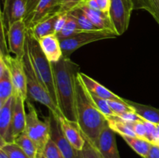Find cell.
<instances>
[{
    "label": "cell",
    "mask_w": 159,
    "mask_h": 158,
    "mask_svg": "<svg viewBox=\"0 0 159 158\" xmlns=\"http://www.w3.org/2000/svg\"><path fill=\"white\" fill-rule=\"evenodd\" d=\"M52 64L57 106L63 117L77 122L75 112V78L79 66L70 57H63Z\"/></svg>",
    "instance_id": "1"
},
{
    "label": "cell",
    "mask_w": 159,
    "mask_h": 158,
    "mask_svg": "<svg viewBox=\"0 0 159 158\" xmlns=\"http://www.w3.org/2000/svg\"><path fill=\"white\" fill-rule=\"evenodd\" d=\"M75 112L77 123L82 135L95 144L108 123L78 74L75 78Z\"/></svg>",
    "instance_id": "2"
},
{
    "label": "cell",
    "mask_w": 159,
    "mask_h": 158,
    "mask_svg": "<svg viewBox=\"0 0 159 158\" xmlns=\"http://www.w3.org/2000/svg\"><path fill=\"white\" fill-rule=\"evenodd\" d=\"M26 48L36 74L49 93L51 99L57 105L52 64L47 58L39 41L32 35L29 29H27L26 34Z\"/></svg>",
    "instance_id": "3"
},
{
    "label": "cell",
    "mask_w": 159,
    "mask_h": 158,
    "mask_svg": "<svg viewBox=\"0 0 159 158\" xmlns=\"http://www.w3.org/2000/svg\"><path fill=\"white\" fill-rule=\"evenodd\" d=\"M23 67H24L25 73L26 75V84H27V93L28 95L30 96L33 100L40 102V104L46 106L49 111L55 113L58 117H61L62 114L59 109L58 106L51 99V95L46 88L43 87L38 77L34 71V68L31 64L29 54H28L27 48L26 43V51L23 58Z\"/></svg>",
    "instance_id": "4"
},
{
    "label": "cell",
    "mask_w": 159,
    "mask_h": 158,
    "mask_svg": "<svg viewBox=\"0 0 159 158\" xmlns=\"http://www.w3.org/2000/svg\"><path fill=\"white\" fill-rule=\"evenodd\" d=\"M26 123L25 133L34 141L38 148V153H43L47 143L51 139V129L48 118L40 120L34 105L27 102Z\"/></svg>",
    "instance_id": "5"
},
{
    "label": "cell",
    "mask_w": 159,
    "mask_h": 158,
    "mask_svg": "<svg viewBox=\"0 0 159 158\" xmlns=\"http://www.w3.org/2000/svg\"><path fill=\"white\" fill-rule=\"evenodd\" d=\"M118 37L115 33L110 30L82 31L68 38L61 40L63 57H70L71 54L85 45L99 40L116 38Z\"/></svg>",
    "instance_id": "6"
},
{
    "label": "cell",
    "mask_w": 159,
    "mask_h": 158,
    "mask_svg": "<svg viewBox=\"0 0 159 158\" xmlns=\"http://www.w3.org/2000/svg\"><path fill=\"white\" fill-rule=\"evenodd\" d=\"M134 9L133 0H111L109 15L117 36L124 34L128 29Z\"/></svg>",
    "instance_id": "7"
},
{
    "label": "cell",
    "mask_w": 159,
    "mask_h": 158,
    "mask_svg": "<svg viewBox=\"0 0 159 158\" xmlns=\"http://www.w3.org/2000/svg\"><path fill=\"white\" fill-rule=\"evenodd\" d=\"M1 55L4 57L9 68V74L15 90V94L20 96L26 101L28 97L27 84H26V75L23 67V59L17 58L15 56L12 57L9 54L6 56L2 54Z\"/></svg>",
    "instance_id": "8"
},
{
    "label": "cell",
    "mask_w": 159,
    "mask_h": 158,
    "mask_svg": "<svg viewBox=\"0 0 159 158\" xmlns=\"http://www.w3.org/2000/svg\"><path fill=\"white\" fill-rule=\"evenodd\" d=\"M48 119L51 129V139L57 144L65 158H82L81 150L74 148L65 138L61 127L58 116L53 112L49 111Z\"/></svg>",
    "instance_id": "9"
},
{
    "label": "cell",
    "mask_w": 159,
    "mask_h": 158,
    "mask_svg": "<svg viewBox=\"0 0 159 158\" xmlns=\"http://www.w3.org/2000/svg\"><path fill=\"white\" fill-rule=\"evenodd\" d=\"M9 50L17 58L23 59L26 51L27 27L24 20L13 23L7 29Z\"/></svg>",
    "instance_id": "10"
},
{
    "label": "cell",
    "mask_w": 159,
    "mask_h": 158,
    "mask_svg": "<svg viewBox=\"0 0 159 158\" xmlns=\"http://www.w3.org/2000/svg\"><path fill=\"white\" fill-rule=\"evenodd\" d=\"M27 0H5L1 22L9 29L13 23L24 20Z\"/></svg>",
    "instance_id": "11"
},
{
    "label": "cell",
    "mask_w": 159,
    "mask_h": 158,
    "mask_svg": "<svg viewBox=\"0 0 159 158\" xmlns=\"http://www.w3.org/2000/svg\"><path fill=\"white\" fill-rule=\"evenodd\" d=\"M15 95L11 97L6 103L0 107V147L6 143H14L12 136V112H13Z\"/></svg>",
    "instance_id": "12"
},
{
    "label": "cell",
    "mask_w": 159,
    "mask_h": 158,
    "mask_svg": "<svg viewBox=\"0 0 159 158\" xmlns=\"http://www.w3.org/2000/svg\"><path fill=\"white\" fill-rule=\"evenodd\" d=\"M93 145L98 149L102 158H120L115 133L109 125H107L102 130L97 142Z\"/></svg>",
    "instance_id": "13"
},
{
    "label": "cell",
    "mask_w": 159,
    "mask_h": 158,
    "mask_svg": "<svg viewBox=\"0 0 159 158\" xmlns=\"http://www.w3.org/2000/svg\"><path fill=\"white\" fill-rule=\"evenodd\" d=\"M61 0H40L31 15L26 27L30 29L46 17L60 13Z\"/></svg>",
    "instance_id": "14"
},
{
    "label": "cell",
    "mask_w": 159,
    "mask_h": 158,
    "mask_svg": "<svg viewBox=\"0 0 159 158\" xmlns=\"http://www.w3.org/2000/svg\"><path fill=\"white\" fill-rule=\"evenodd\" d=\"M61 127L65 138L78 150H82L85 143V139L79 129L77 122L68 120L65 117H59Z\"/></svg>",
    "instance_id": "15"
},
{
    "label": "cell",
    "mask_w": 159,
    "mask_h": 158,
    "mask_svg": "<svg viewBox=\"0 0 159 158\" xmlns=\"http://www.w3.org/2000/svg\"><path fill=\"white\" fill-rule=\"evenodd\" d=\"M26 100L15 94L13 112H12V136L14 139L25 131L26 123V112L25 110Z\"/></svg>",
    "instance_id": "16"
},
{
    "label": "cell",
    "mask_w": 159,
    "mask_h": 158,
    "mask_svg": "<svg viewBox=\"0 0 159 158\" xmlns=\"http://www.w3.org/2000/svg\"><path fill=\"white\" fill-rule=\"evenodd\" d=\"M78 75H79V78L81 79L83 85L86 88V89L92 94H96V96H99V97L105 99L107 100L125 101V99L112 92L110 90H109L108 88L104 87L103 85L99 84V82L90 77L87 74L79 71L78 73Z\"/></svg>",
    "instance_id": "17"
},
{
    "label": "cell",
    "mask_w": 159,
    "mask_h": 158,
    "mask_svg": "<svg viewBox=\"0 0 159 158\" xmlns=\"http://www.w3.org/2000/svg\"><path fill=\"white\" fill-rule=\"evenodd\" d=\"M38 41L42 50L51 63H56L62 58L61 42L56 34L42 37Z\"/></svg>",
    "instance_id": "18"
},
{
    "label": "cell",
    "mask_w": 159,
    "mask_h": 158,
    "mask_svg": "<svg viewBox=\"0 0 159 158\" xmlns=\"http://www.w3.org/2000/svg\"><path fill=\"white\" fill-rule=\"evenodd\" d=\"M77 8H80L85 12L87 17L90 20V21L98 29H102V30H110L115 33L109 14L91 9L85 4V2L81 4L79 6H78Z\"/></svg>",
    "instance_id": "19"
},
{
    "label": "cell",
    "mask_w": 159,
    "mask_h": 158,
    "mask_svg": "<svg viewBox=\"0 0 159 158\" xmlns=\"http://www.w3.org/2000/svg\"><path fill=\"white\" fill-rule=\"evenodd\" d=\"M59 13L54 14L52 15L46 17L45 19L42 20L37 24L34 25L29 29L32 35L37 39V40L40 38L46 36L51 35V34H55L54 27H55V23L57 20Z\"/></svg>",
    "instance_id": "20"
},
{
    "label": "cell",
    "mask_w": 159,
    "mask_h": 158,
    "mask_svg": "<svg viewBox=\"0 0 159 158\" xmlns=\"http://www.w3.org/2000/svg\"><path fill=\"white\" fill-rule=\"evenodd\" d=\"M127 103L133 107L134 111L142 118L144 120L153 122L155 124H159V109L154 108L150 105H143L137 103L133 101L126 100Z\"/></svg>",
    "instance_id": "21"
},
{
    "label": "cell",
    "mask_w": 159,
    "mask_h": 158,
    "mask_svg": "<svg viewBox=\"0 0 159 158\" xmlns=\"http://www.w3.org/2000/svg\"><path fill=\"white\" fill-rule=\"evenodd\" d=\"M14 95L15 90L9 68H7L2 74H0V107Z\"/></svg>",
    "instance_id": "22"
},
{
    "label": "cell",
    "mask_w": 159,
    "mask_h": 158,
    "mask_svg": "<svg viewBox=\"0 0 159 158\" xmlns=\"http://www.w3.org/2000/svg\"><path fill=\"white\" fill-rule=\"evenodd\" d=\"M121 137L130 146V148L133 149L141 157H147L152 147V144L150 142L137 136H122Z\"/></svg>",
    "instance_id": "23"
},
{
    "label": "cell",
    "mask_w": 159,
    "mask_h": 158,
    "mask_svg": "<svg viewBox=\"0 0 159 158\" xmlns=\"http://www.w3.org/2000/svg\"><path fill=\"white\" fill-rule=\"evenodd\" d=\"M107 120L109 127L114 133H118L120 136H136L134 132L130 128L129 124L123 121L120 118L116 117V116H113V117L107 118Z\"/></svg>",
    "instance_id": "24"
},
{
    "label": "cell",
    "mask_w": 159,
    "mask_h": 158,
    "mask_svg": "<svg viewBox=\"0 0 159 158\" xmlns=\"http://www.w3.org/2000/svg\"><path fill=\"white\" fill-rule=\"evenodd\" d=\"M14 143L21 147L22 150L28 155L30 158H36L38 153V148L35 143L28 136L25 131L16 138Z\"/></svg>",
    "instance_id": "25"
},
{
    "label": "cell",
    "mask_w": 159,
    "mask_h": 158,
    "mask_svg": "<svg viewBox=\"0 0 159 158\" xmlns=\"http://www.w3.org/2000/svg\"><path fill=\"white\" fill-rule=\"evenodd\" d=\"M70 15H72L75 20L77 21L79 28L82 31H96L100 30L98 29L96 26L93 24L89 19L87 17L85 12L80 9V8H75L73 10L68 12Z\"/></svg>",
    "instance_id": "26"
},
{
    "label": "cell",
    "mask_w": 159,
    "mask_h": 158,
    "mask_svg": "<svg viewBox=\"0 0 159 158\" xmlns=\"http://www.w3.org/2000/svg\"><path fill=\"white\" fill-rule=\"evenodd\" d=\"M82 31V30L79 28V25H78L75 19L68 12V20H67L65 27L60 33H57L56 35H57V38L61 40L72 37V36L75 35V34L79 33Z\"/></svg>",
    "instance_id": "27"
},
{
    "label": "cell",
    "mask_w": 159,
    "mask_h": 158,
    "mask_svg": "<svg viewBox=\"0 0 159 158\" xmlns=\"http://www.w3.org/2000/svg\"><path fill=\"white\" fill-rule=\"evenodd\" d=\"M0 149L6 153L9 158H30L16 143L4 144L0 147Z\"/></svg>",
    "instance_id": "28"
},
{
    "label": "cell",
    "mask_w": 159,
    "mask_h": 158,
    "mask_svg": "<svg viewBox=\"0 0 159 158\" xmlns=\"http://www.w3.org/2000/svg\"><path fill=\"white\" fill-rule=\"evenodd\" d=\"M90 94H91V97L92 99H93L96 106L97 107V108L99 110V112H100L106 118H110L115 116V114L113 113V112L112 111L111 108H110V105H109L108 100L99 97V96H96V94H92V93H90Z\"/></svg>",
    "instance_id": "29"
},
{
    "label": "cell",
    "mask_w": 159,
    "mask_h": 158,
    "mask_svg": "<svg viewBox=\"0 0 159 158\" xmlns=\"http://www.w3.org/2000/svg\"><path fill=\"white\" fill-rule=\"evenodd\" d=\"M108 102L112 111L115 114V116H120L128 112H135L133 107H131L127 103L126 99L125 101L108 100Z\"/></svg>",
    "instance_id": "30"
},
{
    "label": "cell",
    "mask_w": 159,
    "mask_h": 158,
    "mask_svg": "<svg viewBox=\"0 0 159 158\" xmlns=\"http://www.w3.org/2000/svg\"><path fill=\"white\" fill-rule=\"evenodd\" d=\"M143 122L146 129V139L150 142L152 145L159 147V136L156 124L145 120H144Z\"/></svg>",
    "instance_id": "31"
},
{
    "label": "cell",
    "mask_w": 159,
    "mask_h": 158,
    "mask_svg": "<svg viewBox=\"0 0 159 158\" xmlns=\"http://www.w3.org/2000/svg\"><path fill=\"white\" fill-rule=\"evenodd\" d=\"M43 153L46 158H65L59 147L51 139L47 143Z\"/></svg>",
    "instance_id": "32"
},
{
    "label": "cell",
    "mask_w": 159,
    "mask_h": 158,
    "mask_svg": "<svg viewBox=\"0 0 159 158\" xmlns=\"http://www.w3.org/2000/svg\"><path fill=\"white\" fill-rule=\"evenodd\" d=\"M85 143L82 152V158H102L98 149L92 143L91 141L89 140L85 137Z\"/></svg>",
    "instance_id": "33"
},
{
    "label": "cell",
    "mask_w": 159,
    "mask_h": 158,
    "mask_svg": "<svg viewBox=\"0 0 159 158\" xmlns=\"http://www.w3.org/2000/svg\"><path fill=\"white\" fill-rule=\"evenodd\" d=\"M134 5V9H144L148 12L154 19L156 17L155 8L152 0H133Z\"/></svg>",
    "instance_id": "34"
},
{
    "label": "cell",
    "mask_w": 159,
    "mask_h": 158,
    "mask_svg": "<svg viewBox=\"0 0 159 158\" xmlns=\"http://www.w3.org/2000/svg\"><path fill=\"white\" fill-rule=\"evenodd\" d=\"M86 0H61V5L60 8V13L68 12L80 6Z\"/></svg>",
    "instance_id": "35"
},
{
    "label": "cell",
    "mask_w": 159,
    "mask_h": 158,
    "mask_svg": "<svg viewBox=\"0 0 159 158\" xmlns=\"http://www.w3.org/2000/svg\"><path fill=\"white\" fill-rule=\"evenodd\" d=\"M144 121L142 122H127L130 128L134 132L137 137L141 138V139H146V129L144 126ZM147 140V139H146Z\"/></svg>",
    "instance_id": "36"
},
{
    "label": "cell",
    "mask_w": 159,
    "mask_h": 158,
    "mask_svg": "<svg viewBox=\"0 0 159 158\" xmlns=\"http://www.w3.org/2000/svg\"><path fill=\"white\" fill-rule=\"evenodd\" d=\"M116 117L120 118L123 121L126 122H142L144 119L136 112H128L124 114H121L117 116Z\"/></svg>",
    "instance_id": "37"
},
{
    "label": "cell",
    "mask_w": 159,
    "mask_h": 158,
    "mask_svg": "<svg viewBox=\"0 0 159 158\" xmlns=\"http://www.w3.org/2000/svg\"><path fill=\"white\" fill-rule=\"evenodd\" d=\"M67 20H68V12H61L59 13L57 20L55 23V27H54V31L55 34L58 33L63 29L66 24Z\"/></svg>",
    "instance_id": "38"
},
{
    "label": "cell",
    "mask_w": 159,
    "mask_h": 158,
    "mask_svg": "<svg viewBox=\"0 0 159 158\" xmlns=\"http://www.w3.org/2000/svg\"><path fill=\"white\" fill-rule=\"evenodd\" d=\"M40 0H27V3H26V16H25L24 22L26 25L27 24L28 21H29L31 15L34 12V9L39 4Z\"/></svg>",
    "instance_id": "39"
},
{
    "label": "cell",
    "mask_w": 159,
    "mask_h": 158,
    "mask_svg": "<svg viewBox=\"0 0 159 158\" xmlns=\"http://www.w3.org/2000/svg\"><path fill=\"white\" fill-rule=\"evenodd\" d=\"M96 2H97L99 9L101 12L109 14L111 0H96Z\"/></svg>",
    "instance_id": "40"
},
{
    "label": "cell",
    "mask_w": 159,
    "mask_h": 158,
    "mask_svg": "<svg viewBox=\"0 0 159 158\" xmlns=\"http://www.w3.org/2000/svg\"><path fill=\"white\" fill-rule=\"evenodd\" d=\"M146 158H159V147L152 145L150 152Z\"/></svg>",
    "instance_id": "41"
},
{
    "label": "cell",
    "mask_w": 159,
    "mask_h": 158,
    "mask_svg": "<svg viewBox=\"0 0 159 158\" xmlns=\"http://www.w3.org/2000/svg\"><path fill=\"white\" fill-rule=\"evenodd\" d=\"M152 1L153 3L154 8H155V13H156V17L155 20L159 24V0H152Z\"/></svg>",
    "instance_id": "42"
},
{
    "label": "cell",
    "mask_w": 159,
    "mask_h": 158,
    "mask_svg": "<svg viewBox=\"0 0 159 158\" xmlns=\"http://www.w3.org/2000/svg\"><path fill=\"white\" fill-rule=\"evenodd\" d=\"M0 158H9L6 153L3 150H2L1 149H0Z\"/></svg>",
    "instance_id": "43"
},
{
    "label": "cell",
    "mask_w": 159,
    "mask_h": 158,
    "mask_svg": "<svg viewBox=\"0 0 159 158\" xmlns=\"http://www.w3.org/2000/svg\"><path fill=\"white\" fill-rule=\"evenodd\" d=\"M36 158H46V157H45V156L43 155V153H37Z\"/></svg>",
    "instance_id": "44"
},
{
    "label": "cell",
    "mask_w": 159,
    "mask_h": 158,
    "mask_svg": "<svg viewBox=\"0 0 159 158\" xmlns=\"http://www.w3.org/2000/svg\"><path fill=\"white\" fill-rule=\"evenodd\" d=\"M156 125H157V130H158V134L159 136V124H156Z\"/></svg>",
    "instance_id": "45"
}]
</instances>
